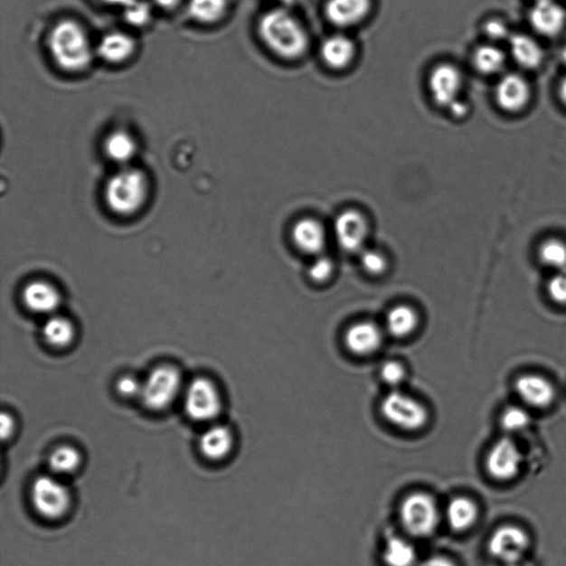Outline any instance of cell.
<instances>
[{"label": "cell", "instance_id": "cell-1", "mask_svg": "<svg viewBox=\"0 0 566 566\" xmlns=\"http://www.w3.org/2000/svg\"><path fill=\"white\" fill-rule=\"evenodd\" d=\"M257 33L268 51L281 61H299L309 52V32L292 9L273 6L263 13Z\"/></svg>", "mask_w": 566, "mask_h": 566}, {"label": "cell", "instance_id": "cell-2", "mask_svg": "<svg viewBox=\"0 0 566 566\" xmlns=\"http://www.w3.org/2000/svg\"><path fill=\"white\" fill-rule=\"evenodd\" d=\"M47 48L52 61L66 73H82L91 67L96 49L81 23L64 18L48 33Z\"/></svg>", "mask_w": 566, "mask_h": 566}, {"label": "cell", "instance_id": "cell-3", "mask_svg": "<svg viewBox=\"0 0 566 566\" xmlns=\"http://www.w3.org/2000/svg\"><path fill=\"white\" fill-rule=\"evenodd\" d=\"M150 196V181L146 173L132 165L120 167L104 188L107 206L118 216L130 217L140 212Z\"/></svg>", "mask_w": 566, "mask_h": 566}, {"label": "cell", "instance_id": "cell-4", "mask_svg": "<svg viewBox=\"0 0 566 566\" xmlns=\"http://www.w3.org/2000/svg\"><path fill=\"white\" fill-rule=\"evenodd\" d=\"M182 373L174 365L164 364L156 367L143 381L140 399L146 409L162 411L170 407L182 393Z\"/></svg>", "mask_w": 566, "mask_h": 566}, {"label": "cell", "instance_id": "cell-5", "mask_svg": "<svg viewBox=\"0 0 566 566\" xmlns=\"http://www.w3.org/2000/svg\"><path fill=\"white\" fill-rule=\"evenodd\" d=\"M31 499L34 510L47 520H59L69 513L72 495L62 481L53 476H39L33 480Z\"/></svg>", "mask_w": 566, "mask_h": 566}, {"label": "cell", "instance_id": "cell-6", "mask_svg": "<svg viewBox=\"0 0 566 566\" xmlns=\"http://www.w3.org/2000/svg\"><path fill=\"white\" fill-rule=\"evenodd\" d=\"M381 413L390 424L407 431L423 429L429 419V410L423 403L399 390H393L384 396Z\"/></svg>", "mask_w": 566, "mask_h": 566}, {"label": "cell", "instance_id": "cell-7", "mask_svg": "<svg viewBox=\"0 0 566 566\" xmlns=\"http://www.w3.org/2000/svg\"><path fill=\"white\" fill-rule=\"evenodd\" d=\"M400 515L407 533L417 538L433 534L440 519L433 496L424 493L407 495L401 505Z\"/></svg>", "mask_w": 566, "mask_h": 566}, {"label": "cell", "instance_id": "cell-8", "mask_svg": "<svg viewBox=\"0 0 566 566\" xmlns=\"http://www.w3.org/2000/svg\"><path fill=\"white\" fill-rule=\"evenodd\" d=\"M184 407L193 420L200 423L213 420L222 410L220 389L207 377H196L185 389Z\"/></svg>", "mask_w": 566, "mask_h": 566}, {"label": "cell", "instance_id": "cell-9", "mask_svg": "<svg viewBox=\"0 0 566 566\" xmlns=\"http://www.w3.org/2000/svg\"><path fill=\"white\" fill-rule=\"evenodd\" d=\"M464 88V73L455 63L436 64L427 77V89L431 100L445 110H448L455 102L463 99Z\"/></svg>", "mask_w": 566, "mask_h": 566}, {"label": "cell", "instance_id": "cell-10", "mask_svg": "<svg viewBox=\"0 0 566 566\" xmlns=\"http://www.w3.org/2000/svg\"><path fill=\"white\" fill-rule=\"evenodd\" d=\"M494 97L500 111L516 116L524 112L533 102V86L523 73L505 72L496 81Z\"/></svg>", "mask_w": 566, "mask_h": 566}, {"label": "cell", "instance_id": "cell-11", "mask_svg": "<svg viewBox=\"0 0 566 566\" xmlns=\"http://www.w3.org/2000/svg\"><path fill=\"white\" fill-rule=\"evenodd\" d=\"M530 548V538L524 530L515 525H504L490 536L489 553L496 563H523Z\"/></svg>", "mask_w": 566, "mask_h": 566}, {"label": "cell", "instance_id": "cell-12", "mask_svg": "<svg viewBox=\"0 0 566 566\" xmlns=\"http://www.w3.org/2000/svg\"><path fill=\"white\" fill-rule=\"evenodd\" d=\"M369 231V222L360 211L346 210L335 218V241L345 252L360 253L364 250Z\"/></svg>", "mask_w": 566, "mask_h": 566}, {"label": "cell", "instance_id": "cell-13", "mask_svg": "<svg viewBox=\"0 0 566 566\" xmlns=\"http://www.w3.org/2000/svg\"><path fill=\"white\" fill-rule=\"evenodd\" d=\"M524 455L519 446L510 439H501L491 447L486 467L490 476L498 481H509L520 474Z\"/></svg>", "mask_w": 566, "mask_h": 566}, {"label": "cell", "instance_id": "cell-14", "mask_svg": "<svg viewBox=\"0 0 566 566\" xmlns=\"http://www.w3.org/2000/svg\"><path fill=\"white\" fill-rule=\"evenodd\" d=\"M529 23L540 37H559L566 29V8L560 0H533Z\"/></svg>", "mask_w": 566, "mask_h": 566}, {"label": "cell", "instance_id": "cell-15", "mask_svg": "<svg viewBox=\"0 0 566 566\" xmlns=\"http://www.w3.org/2000/svg\"><path fill=\"white\" fill-rule=\"evenodd\" d=\"M373 0H326V21L341 32L360 26L373 12Z\"/></svg>", "mask_w": 566, "mask_h": 566}, {"label": "cell", "instance_id": "cell-16", "mask_svg": "<svg viewBox=\"0 0 566 566\" xmlns=\"http://www.w3.org/2000/svg\"><path fill=\"white\" fill-rule=\"evenodd\" d=\"M322 62L332 71L342 72L352 67L357 57V46L354 39L344 33L327 36L320 46Z\"/></svg>", "mask_w": 566, "mask_h": 566}, {"label": "cell", "instance_id": "cell-17", "mask_svg": "<svg viewBox=\"0 0 566 566\" xmlns=\"http://www.w3.org/2000/svg\"><path fill=\"white\" fill-rule=\"evenodd\" d=\"M22 297L24 307L33 314L49 316L56 315L62 301L61 290L51 281L42 279L27 283Z\"/></svg>", "mask_w": 566, "mask_h": 566}, {"label": "cell", "instance_id": "cell-18", "mask_svg": "<svg viewBox=\"0 0 566 566\" xmlns=\"http://www.w3.org/2000/svg\"><path fill=\"white\" fill-rule=\"evenodd\" d=\"M384 342V331L372 321H359L347 327L344 344L347 351L356 356L376 354Z\"/></svg>", "mask_w": 566, "mask_h": 566}, {"label": "cell", "instance_id": "cell-19", "mask_svg": "<svg viewBox=\"0 0 566 566\" xmlns=\"http://www.w3.org/2000/svg\"><path fill=\"white\" fill-rule=\"evenodd\" d=\"M137 51V39L126 32H110L100 39L96 48L97 56L104 62L121 66L130 61Z\"/></svg>", "mask_w": 566, "mask_h": 566}, {"label": "cell", "instance_id": "cell-20", "mask_svg": "<svg viewBox=\"0 0 566 566\" xmlns=\"http://www.w3.org/2000/svg\"><path fill=\"white\" fill-rule=\"evenodd\" d=\"M291 238L297 250L316 257L324 253L327 233L324 223L316 218L305 217L295 222Z\"/></svg>", "mask_w": 566, "mask_h": 566}, {"label": "cell", "instance_id": "cell-21", "mask_svg": "<svg viewBox=\"0 0 566 566\" xmlns=\"http://www.w3.org/2000/svg\"><path fill=\"white\" fill-rule=\"evenodd\" d=\"M514 389L521 401L534 409H546L555 399L554 386L545 377L538 374L518 377Z\"/></svg>", "mask_w": 566, "mask_h": 566}, {"label": "cell", "instance_id": "cell-22", "mask_svg": "<svg viewBox=\"0 0 566 566\" xmlns=\"http://www.w3.org/2000/svg\"><path fill=\"white\" fill-rule=\"evenodd\" d=\"M508 43L511 59L524 71H533L542 66L544 49L534 37L526 33H514Z\"/></svg>", "mask_w": 566, "mask_h": 566}, {"label": "cell", "instance_id": "cell-23", "mask_svg": "<svg viewBox=\"0 0 566 566\" xmlns=\"http://www.w3.org/2000/svg\"><path fill=\"white\" fill-rule=\"evenodd\" d=\"M506 62L508 53L498 43H481L471 54V64L475 71L485 77L503 76Z\"/></svg>", "mask_w": 566, "mask_h": 566}, {"label": "cell", "instance_id": "cell-24", "mask_svg": "<svg viewBox=\"0 0 566 566\" xmlns=\"http://www.w3.org/2000/svg\"><path fill=\"white\" fill-rule=\"evenodd\" d=\"M200 450L205 458L218 461L225 459L233 447V435L225 425H212L200 439Z\"/></svg>", "mask_w": 566, "mask_h": 566}, {"label": "cell", "instance_id": "cell-25", "mask_svg": "<svg viewBox=\"0 0 566 566\" xmlns=\"http://www.w3.org/2000/svg\"><path fill=\"white\" fill-rule=\"evenodd\" d=\"M103 148L108 160L124 167L131 165V162L137 156V142L130 132L118 128L108 134Z\"/></svg>", "mask_w": 566, "mask_h": 566}, {"label": "cell", "instance_id": "cell-26", "mask_svg": "<svg viewBox=\"0 0 566 566\" xmlns=\"http://www.w3.org/2000/svg\"><path fill=\"white\" fill-rule=\"evenodd\" d=\"M76 326L67 316L53 315L48 317L42 326V335L44 342L53 349L63 350L73 344L76 337Z\"/></svg>", "mask_w": 566, "mask_h": 566}, {"label": "cell", "instance_id": "cell-27", "mask_svg": "<svg viewBox=\"0 0 566 566\" xmlns=\"http://www.w3.org/2000/svg\"><path fill=\"white\" fill-rule=\"evenodd\" d=\"M419 315L413 307L400 305L391 307L385 317V331L396 339L413 335L419 326Z\"/></svg>", "mask_w": 566, "mask_h": 566}, {"label": "cell", "instance_id": "cell-28", "mask_svg": "<svg viewBox=\"0 0 566 566\" xmlns=\"http://www.w3.org/2000/svg\"><path fill=\"white\" fill-rule=\"evenodd\" d=\"M187 12L193 22L212 26L227 17L230 0H188Z\"/></svg>", "mask_w": 566, "mask_h": 566}, {"label": "cell", "instance_id": "cell-29", "mask_svg": "<svg viewBox=\"0 0 566 566\" xmlns=\"http://www.w3.org/2000/svg\"><path fill=\"white\" fill-rule=\"evenodd\" d=\"M478 519V508L473 500L466 496H457L450 500L446 508V520L449 528L456 533L469 530Z\"/></svg>", "mask_w": 566, "mask_h": 566}, {"label": "cell", "instance_id": "cell-30", "mask_svg": "<svg viewBox=\"0 0 566 566\" xmlns=\"http://www.w3.org/2000/svg\"><path fill=\"white\" fill-rule=\"evenodd\" d=\"M536 258L550 272L564 269L566 268V238L556 235L545 237L539 243Z\"/></svg>", "mask_w": 566, "mask_h": 566}, {"label": "cell", "instance_id": "cell-31", "mask_svg": "<svg viewBox=\"0 0 566 566\" xmlns=\"http://www.w3.org/2000/svg\"><path fill=\"white\" fill-rule=\"evenodd\" d=\"M382 559L385 566H417L420 562L414 545L397 536L386 541Z\"/></svg>", "mask_w": 566, "mask_h": 566}, {"label": "cell", "instance_id": "cell-32", "mask_svg": "<svg viewBox=\"0 0 566 566\" xmlns=\"http://www.w3.org/2000/svg\"><path fill=\"white\" fill-rule=\"evenodd\" d=\"M82 464V456L76 447L61 445L54 448L48 458V467L56 476L76 473Z\"/></svg>", "mask_w": 566, "mask_h": 566}, {"label": "cell", "instance_id": "cell-33", "mask_svg": "<svg viewBox=\"0 0 566 566\" xmlns=\"http://www.w3.org/2000/svg\"><path fill=\"white\" fill-rule=\"evenodd\" d=\"M123 18L134 28L148 26L153 19L151 3L147 0H133L130 5L123 8Z\"/></svg>", "mask_w": 566, "mask_h": 566}, {"label": "cell", "instance_id": "cell-34", "mask_svg": "<svg viewBox=\"0 0 566 566\" xmlns=\"http://www.w3.org/2000/svg\"><path fill=\"white\" fill-rule=\"evenodd\" d=\"M360 262L366 273L373 277H379L389 268V260L383 252L375 248H365L360 252Z\"/></svg>", "mask_w": 566, "mask_h": 566}, {"label": "cell", "instance_id": "cell-35", "mask_svg": "<svg viewBox=\"0 0 566 566\" xmlns=\"http://www.w3.org/2000/svg\"><path fill=\"white\" fill-rule=\"evenodd\" d=\"M545 292L551 304L566 307V268L551 272L549 280L545 285Z\"/></svg>", "mask_w": 566, "mask_h": 566}, {"label": "cell", "instance_id": "cell-36", "mask_svg": "<svg viewBox=\"0 0 566 566\" xmlns=\"http://www.w3.org/2000/svg\"><path fill=\"white\" fill-rule=\"evenodd\" d=\"M531 424V417L528 411H525L521 407H509L504 411L501 416V425H503L505 431L509 433H520L528 429Z\"/></svg>", "mask_w": 566, "mask_h": 566}, {"label": "cell", "instance_id": "cell-37", "mask_svg": "<svg viewBox=\"0 0 566 566\" xmlns=\"http://www.w3.org/2000/svg\"><path fill=\"white\" fill-rule=\"evenodd\" d=\"M335 269V262L330 257H327L322 253V255L314 258V260L307 268V276L310 279L316 283H325L331 279L334 276Z\"/></svg>", "mask_w": 566, "mask_h": 566}, {"label": "cell", "instance_id": "cell-38", "mask_svg": "<svg viewBox=\"0 0 566 566\" xmlns=\"http://www.w3.org/2000/svg\"><path fill=\"white\" fill-rule=\"evenodd\" d=\"M483 32L488 42L498 43L509 42L514 33L511 32L508 23L503 18L491 17L483 24Z\"/></svg>", "mask_w": 566, "mask_h": 566}, {"label": "cell", "instance_id": "cell-39", "mask_svg": "<svg viewBox=\"0 0 566 566\" xmlns=\"http://www.w3.org/2000/svg\"><path fill=\"white\" fill-rule=\"evenodd\" d=\"M381 380L384 382L386 385L397 389L406 380V369L403 364L396 361H387L381 366L380 370Z\"/></svg>", "mask_w": 566, "mask_h": 566}, {"label": "cell", "instance_id": "cell-40", "mask_svg": "<svg viewBox=\"0 0 566 566\" xmlns=\"http://www.w3.org/2000/svg\"><path fill=\"white\" fill-rule=\"evenodd\" d=\"M116 387L118 394L124 397V399L141 397L143 381L138 380L136 375L124 374L118 377Z\"/></svg>", "mask_w": 566, "mask_h": 566}, {"label": "cell", "instance_id": "cell-41", "mask_svg": "<svg viewBox=\"0 0 566 566\" xmlns=\"http://www.w3.org/2000/svg\"><path fill=\"white\" fill-rule=\"evenodd\" d=\"M417 566H458L455 561L444 555H433L420 561Z\"/></svg>", "mask_w": 566, "mask_h": 566}, {"label": "cell", "instance_id": "cell-42", "mask_svg": "<svg viewBox=\"0 0 566 566\" xmlns=\"http://www.w3.org/2000/svg\"><path fill=\"white\" fill-rule=\"evenodd\" d=\"M0 425H2L3 440H7L9 439H12V436L14 431V417L11 414H8L7 411H3L2 420H0Z\"/></svg>", "mask_w": 566, "mask_h": 566}, {"label": "cell", "instance_id": "cell-43", "mask_svg": "<svg viewBox=\"0 0 566 566\" xmlns=\"http://www.w3.org/2000/svg\"><path fill=\"white\" fill-rule=\"evenodd\" d=\"M447 111L455 118H464L468 116L470 107L468 102L463 98L461 100L455 102Z\"/></svg>", "mask_w": 566, "mask_h": 566}, {"label": "cell", "instance_id": "cell-44", "mask_svg": "<svg viewBox=\"0 0 566 566\" xmlns=\"http://www.w3.org/2000/svg\"><path fill=\"white\" fill-rule=\"evenodd\" d=\"M183 3V0H153V4L163 11H174Z\"/></svg>", "mask_w": 566, "mask_h": 566}, {"label": "cell", "instance_id": "cell-45", "mask_svg": "<svg viewBox=\"0 0 566 566\" xmlns=\"http://www.w3.org/2000/svg\"><path fill=\"white\" fill-rule=\"evenodd\" d=\"M98 2L106 5V6L120 7L123 9L126 8L127 5H130L133 0H98Z\"/></svg>", "mask_w": 566, "mask_h": 566}, {"label": "cell", "instance_id": "cell-46", "mask_svg": "<svg viewBox=\"0 0 566 566\" xmlns=\"http://www.w3.org/2000/svg\"><path fill=\"white\" fill-rule=\"evenodd\" d=\"M558 97L560 99V102L566 108V71L559 82Z\"/></svg>", "mask_w": 566, "mask_h": 566}, {"label": "cell", "instance_id": "cell-47", "mask_svg": "<svg viewBox=\"0 0 566 566\" xmlns=\"http://www.w3.org/2000/svg\"><path fill=\"white\" fill-rule=\"evenodd\" d=\"M270 2L275 4V7H283V8L292 9V7L299 4L301 0H270Z\"/></svg>", "mask_w": 566, "mask_h": 566}, {"label": "cell", "instance_id": "cell-48", "mask_svg": "<svg viewBox=\"0 0 566 566\" xmlns=\"http://www.w3.org/2000/svg\"><path fill=\"white\" fill-rule=\"evenodd\" d=\"M489 566H526L525 564L523 563H514V564H504V563H495V564H491Z\"/></svg>", "mask_w": 566, "mask_h": 566}]
</instances>
